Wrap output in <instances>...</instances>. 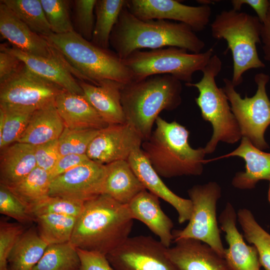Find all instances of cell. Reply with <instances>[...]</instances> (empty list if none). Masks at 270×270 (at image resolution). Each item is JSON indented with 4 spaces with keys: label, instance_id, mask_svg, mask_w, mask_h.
Listing matches in <instances>:
<instances>
[{
    "label": "cell",
    "instance_id": "6da1fadb",
    "mask_svg": "<svg viewBox=\"0 0 270 270\" xmlns=\"http://www.w3.org/2000/svg\"><path fill=\"white\" fill-rule=\"evenodd\" d=\"M110 45L122 60L142 48L175 46L198 54L206 46L188 26L168 20L140 19L126 4L112 30Z\"/></svg>",
    "mask_w": 270,
    "mask_h": 270
},
{
    "label": "cell",
    "instance_id": "7a4b0ae2",
    "mask_svg": "<svg viewBox=\"0 0 270 270\" xmlns=\"http://www.w3.org/2000/svg\"><path fill=\"white\" fill-rule=\"evenodd\" d=\"M133 220L127 204L101 194L84 202L70 242L78 248L106 255L130 237Z\"/></svg>",
    "mask_w": 270,
    "mask_h": 270
},
{
    "label": "cell",
    "instance_id": "3957f363",
    "mask_svg": "<svg viewBox=\"0 0 270 270\" xmlns=\"http://www.w3.org/2000/svg\"><path fill=\"white\" fill-rule=\"evenodd\" d=\"M181 81L169 74L154 75L123 84L121 102L126 122L148 140L160 113L182 102Z\"/></svg>",
    "mask_w": 270,
    "mask_h": 270
},
{
    "label": "cell",
    "instance_id": "277c9868",
    "mask_svg": "<svg viewBox=\"0 0 270 270\" xmlns=\"http://www.w3.org/2000/svg\"><path fill=\"white\" fill-rule=\"evenodd\" d=\"M156 128L144 140L141 150L160 176L170 178L200 176L206 162L203 148L194 149L188 143L189 131L176 121L168 122L158 116Z\"/></svg>",
    "mask_w": 270,
    "mask_h": 270
},
{
    "label": "cell",
    "instance_id": "5b68a950",
    "mask_svg": "<svg viewBox=\"0 0 270 270\" xmlns=\"http://www.w3.org/2000/svg\"><path fill=\"white\" fill-rule=\"evenodd\" d=\"M45 37L62 52L85 82L98 86L104 80L122 84L134 80L132 72L115 52L95 45L74 30Z\"/></svg>",
    "mask_w": 270,
    "mask_h": 270
},
{
    "label": "cell",
    "instance_id": "8992f818",
    "mask_svg": "<svg viewBox=\"0 0 270 270\" xmlns=\"http://www.w3.org/2000/svg\"><path fill=\"white\" fill-rule=\"evenodd\" d=\"M262 23L257 16L233 9L217 14L210 24L212 36L224 40L226 50H230L233 60L232 82L236 87L243 81L244 74L253 68H263L256 44L261 42Z\"/></svg>",
    "mask_w": 270,
    "mask_h": 270
},
{
    "label": "cell",
    "instance_id": "52a82bcc",
    "mask_svg": "<svg viewBox=\"0 0 270 270\" xmlns=\"http://www.w3.org/2000/svg\"><path fill=\"white\" fill-rule=\"evenodd\" d=\"M222 62L218 55L214 54L202 70V76L196 83H186L199 92L195 101L203 119L210 122L213 134L204 148L206 154L214 152L219 141L234 144L242 136L238 123L232 112L228 100L222 88L218 86L216 78L222 70Z\"/></svg>",
    "mask_w": 270,
    "mask_h": 270
},
{
    "label": "cell",
    "instance_id": "ba28073f",
    "mask_svg": "<svg viewBox=\"0 0 270 270\" xmlns=\"http://www.w3.org/2000/svg\"><path fill=\"white\" fill-rule=\"evenodd\" d=\"M214 55L212 48L198 54H190L184 48L175 46L136 50L123 62L130 70L134 80L158 74H169L181 82H192V76L202 71Z\"/></svg>",
    "mask_w": 270,
    "mask_h": 270
},
{
    "label": "cell",
    "instance_id": "9c48e42d",
    "mask_svg": "<svg viewBox=\"0 0 270 270\" xmlns=\"http://www.w3.org/2000/svg\"><path fill=\"white\" fill-rule=\"evenodd\" d=\"M254 78L258 88L252 97L246 95L242 98L236 90L232 80L227 78L223 79L224 86L222 88L242 137L248 138L254 146L262 150L268 148L264 134L270 124V100L266 92V85L270 77L260 72L256 74Z\"/></svg>",
    "mask_w": 270,
    "mask_h": 270
},
{
    "label": "cell",
    "instance_id": "30bf717a",
    "mask_svg": "<svg viewBox=\"0 0 270 270\" xmlns=\"http://www.w3.org/2000/svg\"><path fill=\"white\" fill-rule=\"evenodd\" d=\"M192 202L188 223L182 230L172 232L174 240L192 238L204 242L224 258L225 249L220 238L216 218L217 202L221 188L216 182L192 186L188 190Z\"/></svg>",
    "mask_w": 270,
    "mask_h": 270
},
{
    "label": "cell",
    "instance_id": "8fae6325",
    "mask_svg": "<svg viewBox=\"0 0 270 270\" xmlns=\"http://www.w3.org/2000/svg\"><path fill=\"white\" fill-rule=\"evenodd\" d=\"M63 90L24 64L16 74L0 84V108L34 112L54 101Z\"/></svg>",
    "mask_w": 270,
    "mask_h": 270
},
{
    "label": "cell",
    "instance_id": "7c38bea8",
    "mask_svg": "<svg viewBox=\"0 0 270 270\" xmlns=\"http://www.w3.org/2000/svg\"><path fill=\"white\" fill-rule=\"evenodd\" d=\"M167 249L150 236H138L128 237L106 256L114 270H180Z\"/></svg>",
    "mask_w": 270,
    "mask_h": 270
},
{
    "label": "cell",
    "instance_id": "4fadbf2b",
    "mask_svg": "<svg viewBox=\"0 0 270 270\" xmlns=\"http://www.w3.org/2000/svg\"><path fill=\"white\" fill-rule=\"evenodd\" d=\"M0 32L12 46L26 54L55 62L66 68L80 80L84 81V77L51 42L32 30L1 2Z\"/></svg>",
    "mask_w": 270,
    "mask_h": 270
},
{
    "label": "cell",
    "instance_id": "5bb4252c",
    "mask_svg": "<svg viewBox=\"0 0 270 270\" xmlns=\"http://www.w3.org/2000/svg\"><path fill=\"white\" fill-rule=\"evenodd\" d=\"M126 6L140 19L174 20L188 26L194 32L206 28L212 14L208 5L190 6L176 0H126Z\"/></svg>",
    "mask_w": 270,
    "mask_h": 270
},
{
    "label": "cell",
    "instance_id": "9a60e30c",
    "mask_svg": "<svg viewBox=\"0 0 270 270\" xmlns=\"http://www.w3.org/2000/svg\"><path fill=\"white\" fill-rule=\"evenodd\" d=\"M106 165L90 160L52 180L48 194L84 202L102 194Z\"/></svg>",
    "mask_w": 270,
    "mask_h": 270
},
{
    "label": "cell",
    "instance_id": "2e32d148",
    "mask_svg": "<svg viewBox=\"0 0 270 270\" xmlns=\"http://www.w3.org/2000/svg\"><path fill=\"white\" fill-rule=\"evenodd\" d=\"M143 140L130 124L108 125L100 130L90 143L86 155L92 160L102 164L127 160L134 151L141 148Z\"/></svg>",
    "mask_w": 270,
    "mask_h": 270
},
{
    "label": "cell",
    "instance_id": "e0dca14e",
    "mask_svg": "<svg viewBox=\"0 0 270 270\" xmlns=\"http://www.w3.org/2000/svg\"><path fill=\"white\" fill-rule=\"evenodd\" d=\"M218 220L228 245V248L225 249L224 258L230 270H261L256 248L244 242V236L237 228V212L231 203H226Z\"/></svg>",
    "mask_w": 270,
    "mask_h": 270
},
{
    "label": "cell",
    "instance_id": "ac0fdd59",
    "mask_svg": "<svg viewBox=\"0 0 270 270\" xmlns=\"http://www.w3.org/2000/svg\"><path fill=\"white\" fill-rule=\"evenodd\" d=\"M167 249V255L180 270H230L226 260L208 244L182 238Z\"/></svg>",
    "mask_w": 270,
    "mask_h": 270
},
{
    "label": "cell",
    "instance_id": "d6986e66",
    "mask_svg": "<svg viewBox=\"0 0 270 270\" xmlns=\"http://www.w3.org/2000/svg\"><path fill=\"white\" fill-rule=\"evenodd\" d=\"M127 160L145 189L162 198L176 209L180 224L190 220L192 206L191 200L180 197L168 188L141 148L133 152Z\"/></svg>",
    "mask_w": 270,
    "mask_h": 270
},
{
    "label": "cell",
    "instance_id": "ffe728a7",
    "mask_svg": "<svg viewBox=\"0 0 270 270\" xmlns=\"http://www.w3.org/2000/svg\"><path fill=\"white\" fill-rule=\"evenodd\" d=\"M127 206L134 220L143 222L165 246L170 247L174 240V224L162 210L158 197L145 189Z\"/></svg>",
    "mask_w": 270,
    "mask_h": 270
},
{
    "label": "cell",
    "instance_id": "44dd1931",
    "mask_svg": "<svg viewBox=\"0 0 270 270\" xmlns=\"http://www.w3.org/2000/svg\"><path fill=\"white\" fill-rule=\"evenodd\" d=\"M54 104L67 128L101 130L108 126L84 94L64 90L57 96Z\"/></svg>",
    "mask_w": 270,
    "mask_h": 270
},
{
    "label": "cell",
    "instance_id": "7402d4cb",
    "mask_svg": "<svg viewBox=\"0 0 270 270\" xmlns=\"http://www.w3.org/2000/svg\"><path fill=\"white\" fill-rule=\"evenodd\" d=\"M242 138L240 146L234 151L208 162L233 156L242 158L246 162L245 170L237 172L232 181V185L237 188L252 189L260 180L270 182V153L258 148L248 138Z\"/></svg>",
    "mask_w": 270,
    "mask_h": 270
},
{
    "label": "cell",
    "instance_id": "603a6c76",
    "mask_svg": "<svg viewBox=\"0 0 270 270\" xmlns=\"http://www.w3.org/2000/svg\"><path fill=\"white\" fill-rule=\"evenodd\" d=\"M78 82L84 95L108 125L126 122L121 102L122 84L110 80H103L98 86Z\"/></svg>",
    "mask_w": 270,
    "mask_h": 270
},
{
    "label": "cell",
    "instance_id": "cb8c5ba5",
    "mask_svg": "<svg viewBox=\"0 0 270 270\" xmlns=\"http://www.w3.org/2000/svg\"><path fill=\"white\" fill-rule=\"evenodd\" d=\"M35 146L16 142L0 150V184L14 186L37 167Z\"/></svg>",
    "mask_w": 270,
    "mask_h": 270
},
{
    "label": "cell",
    "instance_id": "d4e9b609",
    "mask_svg": "<svg viewBox=\"0 0 270 270\" xmlns=\"http://www.w3.org/2000/svg\"><path fill=\"white\" fill-rule=\"evenodd\" d=\"M2 48L18 57L32 72L72 94H84L78 82L62 65L43 58L24 52L17 48L1 44Z\"/></svg>",
    "mask_w": 270,
    "mask_h": 270
},
{
    "label": "cell",
    "instance_id": "484cf974",
    "mask_svg": "<svg viewBox=\"0 0 270 270\" xmlns=\"http://www.w3.org/2000/svg\"><path fill=\"white\" fill-rule=\"evenodd\" d=\"M105 165L106 175L102 194L127 204L145 190L128 160H118Z\"/></svg>",
    "mask_w": 270,
    "mask_h": 270
},
{
    "label": "cell",
    "instance_id": "4316f807",
    "mask_svg": "<svg viewBox=\"0 0 270 270\" xmlns=\"http://www.w3.org/2000/svg\"><path fill=\"white\" fill-rule=\"evenodd\" d=\"M64 128L54 101L33 112L25 131L17 142L40 145L58 140Z\"/></svg>",
    "mask_w": 270,
    "mask_h": 270
},
{
    "label": "cell",
    "instance_id": "83f0119b",
    "mask_svg": "<svg viewBox=\"0 0 270 270\" xmlns=\"http://www.w3.org/2000/svg\"><path fill=\"white\" fill-rule=\"evenodd\" d=\"M48 246L37 229L31 228L26 230L8 256V268L13 270H32Z\"/></svg>",
    "mask_w": 270,
    "mask_h": 270
},
{
    "label": "cell",
    "instance_id": "f1b7e54d",
    "mask_svg": "<svg viewBox=\"0 0 270 270\" xmlns=\"http://www.w3.org/2000/svg\"><path fill=\"white\" fill-rule=\"evenodd\" d=\"M126 2V0H96L92 43L108 49L111 32Z\"/></svg>",
    "mask_w": 270,
    "mask_h": 270
},
{
    "label": "cell",
    "instance_id": "f546056e",
    "mask_svg": "<svg viewBox=\"0 0 270 270\" xmlns=\"http://www.w3.org/2000/svg\"><path fill=\"white\" fill-rule=\"evenodd\" d=\"M50 182L49 172L37 166L20 182L6 188L30 212L32 207L49 196Z\"/></svg>",
    "mask_w": 270,
    "mask_h": 270
},
{
    "label": "cell",
    "instance_id": "4dcf8cb0",
    "mask_svg": "<svg viewBox=\"0 0 270 270\" xmlns=\"http://www.w3.org/2000/svg\"><path fill=\"white\" fill-rule=\"evenodd\" d=\"M237 220L244 232V237L256 248L262 266L265 270H270V234L258 224L248 208L238 210Z\"/></svg>",
    "mask_w": 270,
    "mask_h": 270
},
{
    "label": "cell",
    "instance_id": "1f68e13d",
    "mask_svg": "<svg viewBox=\"0 0 270 270\" xmlns=\"http://www.w3.org/2000/svg\"><path fill=\"white\" fill-rule=\"evenodd\" d=\"M0 2L34 32L44 36L53 34L40 0H1Z\"/></svg>",
    "mask_w": 270,
    "mask_h": 270
},
{
    "label": "cell",
    "instance_id": "d6a6232c",
    "mask_svg": "<svg viewBox=\"0 0 270 270\" xmlns=\"http://www.w3.org/2000/svg\"><path fill=\"white\" fill-rule=\"evenodd\" d=\"M76 218L64 215L45 214L36 216L34 222L40 236L50 244L70 242Z\"/></svg>",
    "mask_w": 270,
    "mask_h": 270
},
{
    "label": "cell",
    "instance_id": "836d02e7",
    "mask_svg": "<svg viewBox=\"0 0 270 270\" xmlns=\"http://www.w3.org/2000/svg\"><path fill=\"white\" fill-rule=\"evenodd\" d=\"M80 265L77 248L69 242L48 244L32 270H79Z\"/></svg>",
    "mask_w": 270,
    "mask_h": 270
},
{
    "label": "cell",
    "instance_id": "e575fe53",
    "mask_svg": "<svg viewBox=\"0 0 270 270\" xmlns=\"http://www.w3.org/2000/svg\"><path fill=\"white\" fill-rule=\"evenodd\" d=\"M71 2L68 0H40L53 34H63L74 30L70 13Z\"/></svg>",
    "mask_w": 270,
    "mask_h": 270
},
{
    "label": "cell",
    "instance_id": "d590c367",
    "mask_svg": "<svg viewBox=\"0 0 270 270\" xmlns=\"http://www.w3.org/2000/svg\"><path fill=\"white\" fill-rule=\"evenodd\" d=\"M100 130H72L64 128L58 138L60 156L68 154H86L88 148Z\"/></svg>",
    "mask_w": 270,
    "mask_h": 270
},
{
    "label": "cell",
    "instance_id": "8d00e7d4",
    "mask_svg": "<svg viewBox=\"0 0 270 270\" xmlns=\"http://www.w3.org/2000/svg\"><path fill=\"white\" fill-rule=\"evenodd\" d=\"M84 202L59 196H48L30 209L34 218L45 214H56L77 218L81 214Z\"/></svg>",
    "mask_w": 270,
    "mask_h": 270
},
{
    "label": "cell",
    "instance_id": "74e56055",
    "mask_svg": "<svg viewBox=\"0 0 270 270\" xmlns=\"http://www.w3.org/2000/svg\"><path fill=\"white\" fill-rule=\"evenodd\" d=\"M2 110L4 112L5 118L2 132L0 134V150L18 141L25 131L33 113L18 110Z\"/></svg>",
    "mask_w": 270,
    "mask_h": 270
},
{
    "label": "cell",
    "instance_id": "f35d334b",
    "mask_svg": "<svg viewBox=\"0 0 270 270\" xmlns=\"http://www.w3.org/2000/svg\"><path fill=\"white\" fill-rule=\"evenodd\" d=\"M96 0H75L74 30L87 40L91 41L94 27V8Z\"/></svg>",
    "mask_w": 270,
    "mask_h": 270
},
{
    "label": "cell",
    "instance_id": "ab89813d",
    "mask_svg": "<svg viewBox=\"0 0 270 270\" xmlns=\"http://www.w3.org/2000/svg\"><path fill=\"white\" fill-rule=\"evenodd\" d=\"M0 212L20 224L34 221L28 208L6 187L0 184Z\"/></svg>",
    "mask_w": 270,
    "mask_h": 270
},
{
    "label": "cell",
    "instance_id": "60d3db41",
    "mask_svg": "<svg viewBox=\"0 0 270 270\" xmlns=\"http://www.w3.org/2000/svg\"><path fill=\"white\" fill-rule=\"evenodd\" d=\"M25 230L22 224L0 222V270H8V256Z\"/></svg>",
    "mask_w": 270,
    "mask_h": 270
},
{
    "label": "cell",
    "instance_id": "b9f144b4",
    "mask_svg": "<svg viewBox=\"0 0 270 270\" xmlns=\"http://www.w3.org/2000/svg\"><path fill=\"white\" fill-rule=\"evenodd\" d=\"M60 156L58 140L35 146L37 166L50 172Z\"/></svg>",
    "mask_w": 270,
    "mask_h": 270
},
{
    "label": "cell",
    "instance_id": "7bdbcfd3",
    "mask_svg": "<svg viewBox=\"0 0 270 270\" xmlns=\"http://www.w3.org/2000/svg\"><path fill=\"white\" fill-rule=\"evenodd\" d=\"M76 248L80 262L79 270H114L106 254Z\"/></svg>",
    "mask_w": 270,
    "mask_h": 270
},
{
    "label": "cell",
    "instance_id": "ee69618b",
    "mask_svg": "<svg viewBox=\"0 0 270 270\" xmlns=\"http://www.w3.org/2000/svg\"><path fill=\"white\" fill-rule=\"evenodd\" d=\"M24 64L16 56L0 48V84L16 74Z\"/></svg>",
    "mask_w": 270,
    "mask_h": 270
},
{
    "label": "cell",
    "instance_id": "f6af8a7d",
    "mask_svg": "<svg viewBox=\"0 0 270 270\" xmlns=\"http://www.w3.org/2000/svg\"><path fill=\"white\" fill-rule=\"evenodd\" d=\"M90 160L86 154H68L60 156L53 168L49 172L51 180Z\"/></svg>",
    "mask_w": 270,
    "mask_h": 270
},
{
    "label": "cell",
    "instance_id": "bcb514c9",
    "mask_svg": "<svg viewBox=\"0 0 270 270\" xmlns=\"http://www.w3.org/2000/svg\"><path fill=\"white\" fill-rule=\"evenodd\" d=\"M230 2L232 9L238 12L243 5L249 6L255 11L262 23L265 21L270 6V0H232Z\"/></svg>",
    "mask_w": 270,
    "mask_h": 270
},
{
    "label": "cell",
    "instance_id": "7dc6e473",
    "mask_svg": "<svg viewBox=\"0 0 270 270\" xmlns=\"http://www.w3.org/2000/svg\"><path fill=\"white\" fill-rule=\"evenodd\" d=\"M264 58L270 62V6L265 21L262 23L260 34Z\"/></svg>",
    "mask_w": 270,
    "mask_h": 270
},
{
    "label": "cell",
    "instance_id": "c3c4849f",
    "mask_svg": "<svg viewBox=\"0 0 270 270\" xmlns=\"http://www.w3.org/2000/svg\"><path fill=\"white\" fill-rule=\"evenodd\" d=\"M268 199L270 203V187H269L268 192Z\"/></svg>",
    "mask_w": 270,
    "mask_h": 270
},
{
    "label": "cell",
    "instance_id": "681fc988",
    "mask_svg": "<svg viewBox=\"0 0 270 270\" xmlns=\"http://www.w3.org/2000/svg\"><path fill=\"white\" fill-rule=\"evenodd\" d=\"M8 270H13L8 268Z\"/></svg>",
    "mask_w": 270,
    "mask_h": 270
}]
</instances>
